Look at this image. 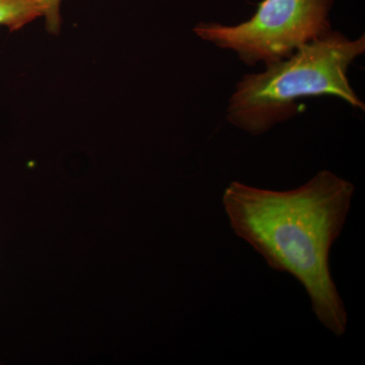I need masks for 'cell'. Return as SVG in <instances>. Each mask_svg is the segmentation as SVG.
Returning a JSON list of instances; mask_svg holds the SVG:
<instances>
[{
  "mask_svg": "<svg viewBox=\"0 0 365 365\" xmlns=\"http://www.w3.org/2000/svg\"><path fill=\"white\" fill-rule=\"evenodd\" d=\"M37 1L39 2L42 9L48 32L52 35H58L61 29V16H60L61 0H37Z\"/></svg>",
  "mask_w": 365,
  "mask_h": 365,
  "instance_id": "5",
  "label": "cell"
},
{
  "mask_svg": "<svg viewBox=\"0 0 365 365\" xmlns=\"http://www.w3.org/2000/svg\"><path fill=\"white\" fill-rule=\"evenodd\" d=\"M333 4L334 0H262L244 23H200L193 31L204 42L235 53L246 66H267L332 31Z\"/></svg>",
  "mask_w": 365,
  "mask_h": 365,
  "instance_id": "3",
  "label": "cell"
},
{
  "mask_svg": "<svg viewBox=\"0 0 365 365\" xmlns=\"http://www.w3.org/2000/svg\"><path fill=\"white\" fill-rule=\"evenodd\" d=\"M364 53V35L352 40L330 31L265 71L242 76L228 101L227 121L250 135H262L297 116L300 101L324 96L364 112L348 76Z\"/></svg>",
  "mask_w": 365,
  "mask_h": 365,
  "instance_id": "2",
  "label": "cell"
},
{
  "mask_svg": "<svg viewBox=\"0 0 365 365\" xmlns=\"http://www.w3.org/2000/svg\"><path fill=\"white\" fill-rule=\"evenodd\" d=\"M354 185L324 170L299 188L275 191L232 181L222 203L235 235L267 265L294 276L319 323L344 335L348 314L330 268L334 242L344 227Z\"/></svg>",
  "mask_w": 365,
  "mask_h": 365,
  "instance_id": "1",
  "label": "cell"
},
{
  "mask_svg": "<svg viewBox=\"0 0 365 365\" xmlns=\"http://www.w3.org/2000/svg\"><path fill=\"white\" fill-rule=\"evenodd\" d=\"M43 16L42 9L37 0H0V26H6L11 32Z\"/></svg>",
  "mask_w": 365,
  "mask_h": 365,
  "instance_id": "4",
  "label": "cell"
}]
</instances>
